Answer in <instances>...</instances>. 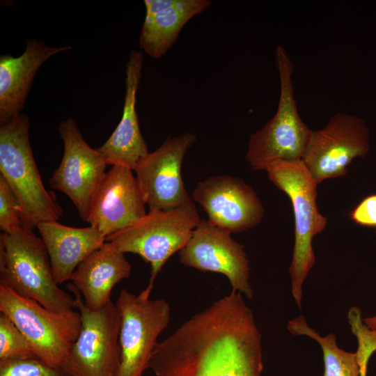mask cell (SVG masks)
Returning <instances> with one entry per match:
<instances>
[{
	"label": "cell",
	"instance_id": "cell-1",
	"mask_svg": "<svg viewBox=\"0 0 376 376\" xmlns=\"http://www.w3.org/2000/svg\"><path fill=\"white\" fill-rule=\"evenodd\" d=\"M149 368L156 376H261L262 335L244 315L203 311L157 344Z\"/></svg>",
	"mask_w": 376,
	"mask_h": 376
},
{
	"label": "cell",
	"instance_id": "cell-2",
	"mask_svg": "<svg viewBox=\"0 0 376 376\" xmlns=\"http://www.w3.org/2000/svg\"><path fill=\"white\" fill-rule=\"evenodd\" d=\"M0 283L56 312L75 310V299L55 282L41 237L18 227L0 235Z\"/></svg>",
	"mask_w": 376,
	"mask_h": 376
},
{
	"label": "cell",
	"instance_id": "cell-3",
	"mask_svg": "<svg viewBox=\"0 0 376 376\" xmlns=\"http://www.w3.org/2000/svg\"><path fill=\"white\" fill-rule=\"evenodd\" d=\"M263 171L292 202L295 243L289 274L292 295L301 310L303 284L315 263L313 239L324 230L327 219L319 212L316 202L318 184L301 159L274 161L266 165Z\"/></svg>",
	"mask_w": 376,
	"mask_h": 376
},
{
	"label": "cell",
	"instance_id": "cell-4",
	"mask_svg": "<svg viewBox=\"0 0 376 376\" xmlns=\"http://www.w3.org/2000/svg\"><path fill=\"white\" fill-rule=\"evenodd\" d=\"M29 118L22 113L0 125V174L20 203L22 228L33 230L41 222L58 221L63 209L43 185L29 141Z\"/></svg>",
	"mask_w": 376,
	"mask_h": 376
},
{
	"label": "cell",
	"instance_id": "cell-5",
	"mask_svg": "<svg viewBox=\"0 0 376 376\" xmlns=\"http://www.w3.org/2000/svg\"><path fill=\"white\" fill-rule=\"evenodd\" d=\"M280 94L274 116L249 139L245 155L254 171L277 160L302 159L312 130L301 118L295 97L292 61L282 45L275 49Z\"/></svg>",
	"mask_w": 376,
	"mask_h": 376
},
{
	"label": "cell",
	"instance_id": "cell-6",
	"mask_svg": "<svg viewBox=\"0 0 376 376\" xmlns=\"http://www.w3.org/2000/svg\"><path fill=\"white\" fill-rule=\"evenodd\" d=\"M200 221L193 202L167 210H150L133 224L107 237L106 241L150 264V278L144 289L150 294L164 264L187 244Z\"/></svg>",
	"mask_w": 376,
	"mask_h": 376
},
{
	"label": "cell",
	"instance_id": "cell-7",
	"mask_svg": "<svg viewBox=\"0 0 376 376\" xmlns=\"http://www.w3.org/2000/svg\"><path fill=\"white\" fill-rule=\"evenodd\" d=\"M0 311L24 334L37 358L62 368L80 332L78 311H52L0 283Z\"/></svg>",
	"mask_w": 376,
	"mask_h": 376
},
{
	"label": "cell",
	"instance_id": "cell-8",
	"mask_svg": "<svg viewBox=\"0 0 376 376\" xmlns=\"http://www.w3.org/2000/svg\"><path fill=\"white\" fill-rule=\"evenodd\" d=\"M67 288L74 295L81 327L62 369L70 376H118L121 318L116 304L93 310L85 305L72 283Z\"/></svg>",
	"mask_w": 376,
	"mask_h": 376
},
{
	"label": "cell",
	"instance_id": "cell-9",
	"mask_svg": "<svg viewBox=\"0 0 376 376\" xmlns=\"http://www.w3.org/2000/svg\"><path fill=\"white\" fill-rule=\"evenodd\" d=\"M115 304L121 318L118 376H143L149 368L159 336L169 324L170 305L163 298L150 299L143 290L134 295L125 288Z\"/></svg>",
	"mask_w": 376,
	"mask_h": 376
},
{
	"label": "cell",
	"instance_id": "cell-10",
	"mask_svg": "<svg viewBox=\"0 0 376 376\" xmlns=\"http://www.w3.org/2000/svg\"><path fill=\"white\" fill-rule=\"evenodd\" d=\"M370 149V131L360 117L339 112L322 129L312 130L302 161L313 178L322 181L345 175L352 161Z\"/></svg>",
	"mask_w": 376,
	"mask_h": 376
},
{
	"label": "cell",
	"instance_id": "cell-11",
	"mask_svg": "<svg viewBox=\"0 0 376 376\" xmlns=\"http://www.w3.org/2000/svg\"><path fill=\"white\" fill-rule=\"evenodd\" d=\"M58 131L63 143V154L49 185L67 195L80 217L86 221L107 164L97 149L85 141L74 118L61 120Z\"/></svg>",
	"mask_w": 376,
	"mask_h": 376
},
{
	"label": "cell",
	"instance_id": "cell-12",
	"mask_svg": "<svg viewBox=\"0 0 376 376\" xmlns=\"http://www.w3.org/2000/svg\"><path fill=\"white\" fill-rule=\"evenodd\" d=\"M182 264L202 272L222 274L228 278L232 291L251 299L249 283L250 262L244 246L231 234L201 219L187 244L178 252Z\"/></svg>",
	"mask_w": 376,
	"mask_h": 376
},
{
	"label": "cell",
	"instance_id": "cell-13",
	"mask_svg": "<svg viewBox=\"0 0 376 376\" xmlns=\"http://www.w3.org/2000/svg\"><path fill=\"white\" fill-rule=\"evenodd\" d=\"M190 132L169 137L136 165L134 171L150 210H171L192 202L182 180L185 155L196 142Z\"/></svg>",
	"mask_w": 376,
	"mask_h": 376
},
{
	"label": "cell",
	"instance_id": "cell-14",
	"mask_svg": "<svg viewBox=\"0 0 376 376\" xmlns=\"http://www.w3.org/2000/svg\"><path fill=\"white\" fill-rule=\"evenodd\" d=\"M192 199L203 208L209 222L230 234L257 226L264 216V206L252 187L228 175L199 182Z\"/></svg>",
	"mask_w": 376,
	"mask_h": 376
},
{
	"label": "cell",
	"instance_id": "cell-15",
	"mask_svg": "<svg viewBox=\"0 0 376 376\" xmlns=\"http://www.w3.org/2000/svg\"><path fill=\"white\" fill-rule=\"evenodd\" d=\"M146 205L133 170L113 166L93 198L86 222L107 237L144 217Z\"/></svg>",
	"mask_w": 376,
	"mask_h": 376
},
{
	"label": "cell",
	"instance_id": "cell-16",
	"mask_svg": "<svg viewBox=\"0 0 376 376\" xmlns=\"http://www.w3.org/2000/svg\"><path fill=\"white\" fill-rule=\"evenodd\" d=\"M143 66V54L132 50L126 64L122 118L109 139L97 148L107 165L124 166L134 171L139 161L149 153L141 133L136 110Z\"/></svg>",
	"mask_w": 376,
	"mask_h": 376
},
{
	"label": "cell",
	"instance_id": "cell-17",
	"mask_svg": "<svg viewBox=\"0 0 376 376\" xmlns=\"http://www.w3.org/2000/svg\"><path fill=\"white\" fill-rule=\"evenodd\" d=\"M22 55L0 56V125L22 113L33 79L50 57L72 49L71 46L50 47L36 39L25 42Z\"/></svg>",
	"mask_w": 376,
	"mask_h": 376
},
{
	"label": "cell",
	"instance_id": "cell-18",
	"mask_svg": "<svg viewBox=\"0 0 376 376\" xmlns=\"http://www.w3.org/2000/svg\"><path fill=\"white\" fill-rule=\"evenodd\" d=\"M146 16L139 47L158 59L176 42L185 25L211 5L209 0H145Z\"/></svg>",
	"mask_w": 376,
	"mask_h": 376
},
{
	"label": "cell",
	"instance_id": "cell-19",
	"mask_svg": "<svg viewBox=\"0 0 376 376\" xmlns=\"http://www.w3.org/2000/svg\"><path fill=\"white\" fill-rule=\"evenodd\" d=\"M124 254L106 241L78 265L71 281L87 307L97 310L105 306L111 301L113 287L130 277L132 265Z\"/></svg>",
	"mask_w": 376,
	"mask_h": 376
},
{
	"label": "cell",
	"instance_id": "cell-20",
	"mask_svg": "<svg viewBox=\"0 0 376 376\" xmlns=\"http://www.w3.org/2000/svg\"><path fill=\"white\" fill-rule=\"evenodd\" d=\"M37 228L58 285L71 280L78 265L106 242V237L91 226L75 228L51 221L40 223Z\"/></svg>",
	"mask_w": 376,
	"mask_h": 376
},
{
	"label": "cell",
	"instance_id": "cell-21",
	"mask_svg": "<svg viewBox=\"0 0 376 376\" xmlns=\"http://www.w3.org/2000/svg\"><path fill=\"white\" fill-rule=\"evenodd\" d=\"M287 329L292 335L307 336L319 344L323 354V376H360V367L356 353L340 348L334 334L320 336L308 324L302 315L290 320Z\"/></svg>",
	"mask_w": 376,
	"mask_h": 376
},
{
	"label": "cell",
	"instance_id": "cell-22",
	"mask_svg": "<svg viewBox=\"0 0 376 376\" xmlns=\"http://www.w3.org/2000/svg\"><path fill=\"white\" fill-rule=\"evenodd\" d=\"M28 340L6 314H0V361L36 358Z\"/></svg>",
	"mask_w": 376,
	"mask_h": 376
},
{
	"label": "cell",
	"instance_id": "cell-23",
	"mask_svg": "<svg viewBox=\"0 0 376 376\" xmlns=\"http://www.w3.org/2000/svg\"><path fill=\"white\" fill-rule=\"evenodd\" d=\"M0 376H70L38 358L0 361Z\"/></svg>",
	"mask_w": 376,
	"mask_h": 376
},
{
	"label": "cell",
	"instance_id": "cell-24",
	"mask_svg": "<svg viewBox=\"0 0 376 376\" xmlns=\"http://www.w3.org/2000/svg\"><path fill=\"white\" fill-rule=\"evenodd\" d=\"M22 209L11 187L0 174V229L8 233L22 227Z\"/></svg>",
	"mask_w": 376,
	"mask_h": 376
},
{
	"label": "cell",
	"instance_id": "cell-25",
	"mask_svg": "<svg viewBox=\"0 0 376 376\" xmlns=\"http://www.w3.org/2000/svg\"><path fill=\"white\" fill-rule=\"evenodd\" d=\"M350 217L359 226L376 228V194L363 199L351 211Z\"/></svg>",
	"mask_w": 376,
	"mask_h": 376
},
{
	"label": "cell",
	"instance_id": "cell-26",
	"mask_svg": "<svg viewBox=\"0 0 376 376\" xmlns=\"http://www.w3.org/2000/svg\"><path fill=\"white\" fill-rule=\"evenodd\" d=\"M376 236V232H375ZM363 322L367 327L372 329H376V315L363 318Z\"/></svg>",
	"mask_w": 376,
	"mask_h": 376
},
{
	"label": "cell",
	"instance_id": "cell-27",
	"mask_svg": "<svg viewBox=\"0 0 376 376\" xmlns=\"http://www.w3.org/2000/svg\"><path fill=\"white\" fill-rule=\"evenodd\" d=\"M367 375H360V376H366Z\"/></svg>",
	"mask_w": 376,
	"mask_h": 376
}]
</instances>
